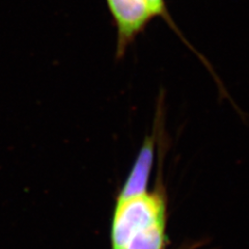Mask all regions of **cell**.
Wrapping results in <instances>:
<instances>
[{
  "instance_id": "4",
  "label": "cell",
  "mask_w": 249,
  "mask_h": 249,
  "mask_svg": "<svg viewBox=\"0 0 249 249\" xmlns=\"http://www.w3.org/2000/svg\"><path fill=\"white\" fill-rule=\"evenodd\" d=\"M165 220L156 222L137 232L124 249H164L166 242Z\"/></svg>"
},
{
  "instance_id": "2",
  "label": "cell",
  "mask_w": 249,
  "mask_h": 249,
  "mask_svg": "<svg viewBox=\"0 0 249 249\" xmlns=\"http://www.w3.org/2000/svg\"><path fill=\"white\" fill-rule=\"evenodd\" d=\"M116 28V53L122 59L150 23L157 18L149 0H106Z\"/></svg>"
},
{
  "instance_id": "1",
  "label": "cell",
  "mask_w": 249,
  "mask_h": 249,
  "mask_svg": "<svg viewBox=\"0 0 249 249\" xmlns=\"http://www.w3.org/2000/svg\"><path fill=\"white\" fill-rule=\"evenodd\" d=\"M165 219V199L159 190L118 200L112 223V249H124L137 232Z\"/></svg>"
},
{
  "instance_id": "5",
  "label": "cell",
  "mask_w": 249,
  "mask_h": 249,
  "mask_svg": "<svg viewBox=\"0 0 249 249\" xmlns=\"http://www.w3.org/2000/svg\"><path fill=\"white\" fill-rule=\"evenodd\" d=\"M149 1H150L151 5H152V7H153V10H154L156 16H157V18H161V19L164 20V21L167 23V25H168L171 29H173L178 36H180V38L185 43V45H186L187 47H188L189 49H191L194 53H196V55L200 58V60H201L202 62H204V64H205L206 66H208L209 71L211 72L212 74H214V72H212V71H213L212 68L210 67V65H209V62L205 59V57L202 56L200 53H198L196 49L193 48V46L188 42V40H187V38H185L184 35L182 34V31H181L180 29H178V27L177 26V24L175 23L173 17H171V15H170V13H169V10H168V7H167V3H166V0H149Z\"/></svg>"
},
{
  "instance_id": "3",
  "label": "cell",
  "mask_w": 249,
  "mask_h": 249,
  "mask_svg": "<svg viewBox=\"0 0 249 249\" xmlns=\"http://www.w3.org/2000/svg\"><path fill=\"white\" fill-rule=\"evenodd\" d=\"M157 142V124H155L153 133L146 135L143 140V143L140 147L134 165L132 167L126 182H124L118 200L134 197L147 192V183H149L151 170L153 167L155 149Z\"/></svg>"
}]
</instances>
